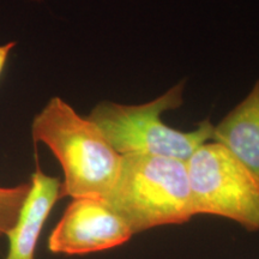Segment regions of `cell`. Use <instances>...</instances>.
<instances>
[{
    "mask_svg": "<svg viewBox=\"0 0 259 259\" xmlns=\"http://www.w3.org/2000/svg\"><path fill=\"white\" fill-rule=\"evenodd\" d=\"M31 137L59 161L64 171L61 194L70 198L105 199L118 178L119 155L99 127L60 97H53L35 115Z\"/></svg>",
    "mask_w": 259,
    "mask_h": 259,
    "instance_id": "1",
    "label": "cell"
},
{
    "mask_svg": "<svg viewBox=\"0 0 259 259\" xmlns=\"http://www.w3.org/2000/svg\"><path fill=\"white\" fill-rule=\"evenodd\" d=\"M105 202L141 233L155 227L181 225L193 218L186 162L151 155H125Z\"/></svg>",
    "mask_w": 259,
    "mask_h": 259,
    "instance_id": "2",
    "label": "cell"
},
{
    "mask_svg": "<svg viewBox=\"0 0 259 259\" xmlns=\"http://www.w3.org/2000/svg\"><path fill=\"white\" fill-rule=\"evenodd\" d=\"M184 83L170 88L154 101L143 105H120L103 101L87 116L121 156L151 155L186 162L200 145L211 141L213 126L205 119L190 132L171 128L161 120L163 112L183 105Z\"/></svg>",
    "mask_w": 259,
    "mask_h": 259,
    "instance_id": "3",
    "label": "cell"
},
{
    "mask_svg": "<svg viewBox=\"0 0 259 259\" xmlns=\"http://www.w3.org/2000/svg\"><path fill=\"white\" fill-rule=\"evenodd\" d=\"M193 215L221 216L259 231V179L218 142H206L186 161Z\"/></svg>",
    "mask_w": 259,
    "mask_h": 259,
    "instance_id": "4",
    "label": "cell"
},
{
    "mask_svg": "<svg viewBox=\"0 0 259 259\" xmlns=\"http://www.w3.org/2000/svg\"><path fill=\"white\" fill-rule=\"evenodd\" d=\"M134 233L102 199H72L48 239L57 254H87L127 242Z\"/></svg>",
    "mask_w": 259,
    "mask_h": 259,
    "instance_id": "5",
    "label": "cell"
},
{
    "mask_svg": "<svg viewBox=\"0 0 259 259\" xmlns=\"http://www.w3.org/2000/svg\"><path fill=\"white\" fill-rule=\"evenodd\" d=\"M63 183L47 176L40 167L32 173L30 190L24 200L17 222L6 236L9 251L5 259H34L35 250L45 222L60 198Z\"/></svg>",
    "mask_w": 259,
    "mask_h": 259,
    "instance_id": "6",
    "label": "cell"
},
{
    "mask_svg": "<svg viewBox=\"0 0 259 259\" xmlns=\"http://www.w3.org/2000/svg\"><path fill=\"white\" fill-rule=\"evenodd\" d=\"M211 141L228 149L259 179V80L250 94L213 126Z\"/></svg>",
    "mask_w": 259,
    "mask_h": 259,
    "instance_id": "7",
    "label": "cell"
},
{
    "mask_svg": "<svg viewBox=\"0 0 259 259\" xmlns=\"http://www.w3.org/2000/svg\"><path fill=\"white\" fill-rule=\"evenodd\" d=\"M29 190L30 181L12 187H0V236L14 228Z\"/></svg>",
    "mask_w": 259,
    "mask_h": 259,
    "instance_id": "8",
    "label": "cell"
},
{
    "mask_svg": "<svg viewBox=\"0 0 259 259\" xmlns=\"http://www.w3.org/2000/svg\"><path fill=\"white\" fill-rule=\"evenodd\" d=\"M16 46V42H8V44L2 45L0 46V76H2L3 71H4V67L6 65V61H8L10 53L14 50Z\"/></svg>",
    "mask_w": 259,
    "mask_h": 259,
    "instance_id": "9",
    "label": "cell"
},
{
    "mask_svg": "<svg viewBox=\"0 0 259 259\" xmlns=\"http://www.w3.org/2000/svg\"><path fill=\"white\" fill-rule=\"evenodd\" d=\"M30 2H35V3H41L42 0H30Z\"/></svg>",
    "mask_w": 259,
    "mask_h": 259,
    "instance_id": "10",
    "label": "cell"
}]
</instances>
